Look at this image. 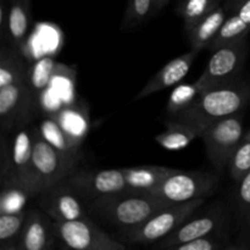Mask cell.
Masks as SVG:
<instances>
[{"instance_id": "52a82bcc", "label": "cell", "mask_w": 250, "mask_h": 250, "mask_svg": "<svg viewBox=\"0 0 250 250\" xmlns=\"http://www.w3.org/2000/svg\"><path fill=\"white\" fill-rule=\"evenodd\" d=\"M247 58L246 38H239L224 44L214 50L204 72L195 81L202 93L233 82L242 70Z\"/></svg>"}, {"instance_id": "e0dca14e", "label": "cell", "mask_w": 250, "mask_h": 250, "mask_svg": "<svg viewBox=\"0 0 250 250\" xmlns=\"http://www.w3.org/2000/svg\"><path fill=\"white\" fill-rule=\"evenodd\" d=\"M250 32V0L242 1L233 11L229 14L221 29L209 45L215 50L224 44L239 38H246Z\"/></svg>"}, {"instance_id": "484cf974", "label": "cell", "mask_w": 250, "mask_h": 250, "mask_svg": "<svg viewBox=\"0 0 250 250\" xmlns=\"http://www.w3.org/2000/svg\"><path fill=\"white\" fill-rule=\"evenodd\" d=\"M27 211L0 212V250H17Z\"/></svg>"}, {"instance_id": "277c9868", "label": "cell", "mask_w": 250, "mask_h": 250, "mask_svg": "<svg viewBox=\"0 0 250 250\" xmlns=\"http://www.w3.org/2000/svg\"><path fill=\"white\" fill-rule=\"evenodd\" d=\"M231 210L226 203L217 200L207 208L204 211L194 212L186 222L175 229L171 234L153 244L155 249H172L178 244L187 243L193 239L209 234L229 236Z\"/></svg>"}, {"instance_id": "ac0fdd59", "label": "cell", "mask_w": 250, "mask_h": 250, "mask_svg": "<svg viewBox=\"0 0 250 250\" xmlns=\"http://www.w3.org/2000/svg\"><path fill=\"white\" fill-rule=\"evenodd\" d=\"M234 195L236 244L239 249H250V171L238 183Z\"/></svg>"}, {"instance_id": "836d02e7", "label": "cell", "mask_w": 250, "mask_h": 250, "mask_svg": "<svg viewBox=\"0 0 250 250\" xmlns=\"http://www.w3.org/2000/svg\"><path fill=\"white\" fill-rule=\"evenodd\" d=\"M168 1H170V0H154V11H153V15H155L156 12L161 11V10H163L164 7H165L166 5L168 4Z\"/></svg>"}, {"instance_id": "83f0119b", "label": "cell", "mask_w": 250, "mask_h": 250, "mask_svg": "<svg viewBox=\"0 0 250 250\" xmlns=\"http://www.w3.org/2000/svg\"><path fill=\"white\" fill-rule=\"evenodd\" d=\"M200 95H202V90L197 87L195 83L177 84L168 98L167 105H166V114L168 117H171L188 109Z\"/></svg>"}, {"instance_id": "603a6c76", "label": "cell", "mask_w": 250, "mask_h": 250, "mask_svg": "<svg viewBox=\"0 0 250 250\" xmlns=\"http://www.w3.org/2000/svg\"><path fill=\"white\" fill-rule=\"evenodd\" d=\"M28 77V67L22 53L12 44H1L0 49V87L12 84Z\"/></svg>"}, {"instance_id": "cb8c5ba5", "label": "cell", "mask_w": 250, "mask_h": 250, "mask_svg": "<svg viewBox=\"0 0 250 250\" xmlns=\"http://www.w3.org/2000/svg\"><path fill=\"white\" fill-rule=\"evenodd\" d=\"M49 116L54 117L67 133L80 142L84 141L89 129V120L85 107L78 104H68Z\"/></svg>"}, {"instance_id": "5b68a950", "label": "cell", "mask_w": 250, "mask_h": 250, "mask_svg": "<svg viewBox=\"0 0 250 250\" xmlns=\"http://www.w3.org/2000/svg\"><path fill=\"white\" fill-rule=\"evenodd\" d=\"M220 185L216 175L203 171H180L163 181L153 189L142 194L161 202L177 204L214 194Z\"/></svg>"}, {"instance_id": "4dcf8cb0", "label": "cell", "mask_w": 250, "mask_h": 250, "mask_svg": "<svg viewBox=\"0 0 250 250\" xmlns=\"http://www.w3.org/2000/svg\"><path fill=\"white\" fill-rule=\"evenodd\" d=\"M226 249H239L237 244H232L229 236L225 234H209V236L200 237L193 239L187 243L178 244L171 250H226Z\"/></svg>"}, {"instance_id": "44dd1931", "label": "cell", "mask_w": 250, "mask_h": 250, "mask_svg": "<svg viewBox=\"0 0 250 250\" xmlns=\"http://www.w3.org/2000/svg\"><path fill=\"white\" fill-rule=\"evenodd\" d=\"M38 129L43 138L46 142H49L54 148L58 149L61 153L66 154V155L71 156V158L81 160V158H82V150H81L82 142L67 133L54 117L48 115V117L42 120Z\"/></svg>"}, {"instance_id": "2e32d148", "label": "cell", "mask_w": 250, "mask_h": 250, "mask_svg": "<svg viewBox=\"0 0 250 250\" xmlns=\"http://www.w3.org/2000/svg\"><path fill=\"white\" fill-rule=\"evenodd\" d=\"M229 14L226 6L224 4L220 5L210 14L203 17L199 22H197L189 31H187L190 49L199 53L203 49L209 48L211 42L221 29L222 24L229 17Z\"/></svg>"}, {"instance_id": "30bf717a", "label": "cell", "mask_w": 250, "mask_h": 250, "mask_svg": "<svg viewBox=\"0 0 250 250\" xmlns=\"http://www.w3.org/2000/svg\"><path fill=\"white\" fill-rule=\"evenodd\" d=\"M33 164L44 190L62 183L77 170L80 159L59 151L43 138L38 127H33Z\"/></svg>"}, {"instance_id": "1f68e13d", "label": "cell", "mask_w": 250, "mask_h": 250, "mask_svg": "<svg viewBox=\"0 0 250 250\" xmlns=\"http://www.w3.org/2000/svg\"><path fill=\"white\" fill-rule=\"evenodd\" d=\"M29 198L21 188L16 186H2L0 195V212L24 211L26 199Z\"/></svg>"}, {"instance_id": "7402d4cb", "label": "cell", "mask_w": 250, "mask_h": 250, "mask_svg": "<svg viewBox=\"0 0 250 250\" xmlns=\"http://www.w3.org/2000/svg\"><path fill=\"white\" fill-rule=\"evenodd\" d=\"M58 66L53 56L48 55L38 59L31 67H28V82L33 97L34 109L41 105L42 98L50 85Z\"/></svg>"}, {"instance_id": "d6a6232c", "label": "cell", "mask_w": 250, "mask_h": 250, "mask_svg": "<svg viewBox=\"0 0 250 250\" xmlns=\"http://www.w3.org/2000/svg\"><path fill=\"white\" fill-rule=\"evenodd\" d=\"M9 0H0V39L1 44L9 41Z\"/></svg>"}, {"instance_id": "f1b7e54d", "label": "cell", "mask_w": 250, "mask_h": 250, "mask_svg": "<svg viewBox=\"0 0 250 250\" xmlns=\"http://www.w3.org/2000/svg\"><path fill=\"white\" fill-rule=\"evenodd\" d=\"M154 0H128L121 23L124 32H131L141 27L153 15Z\"/></svg>"}, {"instance_id": "6da1fadb", "label": "cell", "mask_w": 250, "mask_h": 250, "mask_svg": "<svg viewBox=\"0 0 250 250\" xmlns=\"http://www.w3.org/2000/svg\"><path fill=\"white\" fill-rule=\"evenodd\" d=\"M250 102V83L233 82L202 93L188 109L171 116V120L193 127L200 133L214 122L241 114Z\"/></svg>"}, {"instance_id": "d6986e66", "label": "cell", "mask_w": 250, "mask_h": 250, "mask_svg": "<svg viewBox=\"0 0 250 250\" xmlns=\"http://www.w3.org/2000/svg\"><path fill=\"white\" fill-rule=\"evenodd\" d=\"M124 170L128 192L132 193L148 192L177 171L165 166H137L126 167Z\"/></svg>"}, {"instance_id": "3957f363", "label": "cell", "mask_w": 250, "mask_h": 250, "mask_svg": "<svg viewBox=\"0 0 250 250\" xmlns=\"http://www.w3.org/2000/svg\"><path fill=\"white\" fill-rule=\"evenodd\" d=\"M207 198H198L185 203L172 204L154 214L150 219L138 226L122 229L121 241L132 246H151L172 233L183 222L187 221L199 208L203 207Z\"/></svg>"}, {"instance_id": "8992f818", "label": "cell", "mask_w": 250, "mask_h": 250, "mask_svg": "<svg viewBox=\"0 0 250 250\" xmlns=\"http://www.w3.org/2000/svg\"><path fill=\"white\" fill-rule=\"evenodd\" d=\"M243 136V119L241 114L225 117L203 129L200 138L204 142L207 156L219 172L229 167Z\"/></svg>"}, {"instance_id": "4316f807", "label": "cell", "mask_w": 250, "mask_h": 250, "mask_svg": "<svg viewBox=\"0 0 250 250\" xmlns=\"http://www.w3.org/2000/svg\"><path fill=\"white\" fill-rule=\"evenodd\" d=\"M224 1L225 0H185L177 9V12L183 19L185 31H189L197 22L224 4Z\"/></svg>"}, {"instance_id": "e575fe53", "label": "cell", "mask_w": 250, "mask_h": 250, "mask_svg": "<svg viewBox=\"0 0 250 250\" xmlns=\"http://www.w3.org/2000/svg\"><path fill=\"white\" fill-rule=\"evenodd\" d=\"M242 1H244V0H225L224 5L226 6V9L229 10V12H231V11H233V10L236 9V7L238 6Z\"/></svg>"}, {"instance_id": "f546056e", "label": "cell", "mask_w": 250, "mask_h": 250, "mask_svg": "<svg viewBox=\"0 0 250 250\" xmlns=\"http://www.w3.org/2000/svg\"><path fill=\"white\" fill-rule=\"evenodd\" d=\"M229 176L236 185H238L250 171V128L244 133L238 148L234 151L229 164Z\"/></svg>"}, {"instance_id": "d4e9b609", "label": "cell", "mask_w": 250, "mask_h": 250, "mask_svg": "<svg viewBox=\"0 0 250 250\" xmlns=\"http://www.w3.org/2000/svg\"><path fill=\"white\" fill-rule=\"evenodd\" d=\"M165 127V131L156 134L155 142L166 150H180L189 146L197 137H200L199 131L175 120H167Z\"/></svg>"}, {"instance_id": "8fae6325", "label": "cell", "mask_w": 250, "mask_h": 250, "mask_svg": "<svg viewBox=\"0 0 250 250\" xmlns=\"http://www.w3.org/2000/svg\"><path fill=\"white\" fill-rule=\"evenodd\" d=\"M82 199H97L103 195L128 192L124 168L76 170L63 181Z\"/></svg>"}, {"instance_id": "7c38bea8", "label": "cell", "mask_w": 250, "mask_h": 250, "mask_svg": "<svg viewBox=\"0 0 250 250\" xmlns=\"http://www.w3.org/2000/svg\"><path fill=\"white\" fill-rule=\"evenodd\" d=\"M33 110L28 77L0 87V124L4 133L27 126Z\"/></svg>"}, {"instance_id": "7a4b0ae2", "label": "cell", "mask_w": 250, "mask_h": 250, "mask_svg": "<svg viewBox=\"0 0 250 250\" xmlns=\"http://www.w3.org/2000/svg\"><path fill=\"white\" fill-rule=\"evenodd\" d=\"M170 205L172 204L153 199L142 193L125 192L90 200L88 210L100 221L125 229L143 224L154 214Z\"/></svg>"}, {"instance_id": "ba28073f", "label": "cell", "mask_w": 250, "mask_h": 250, "mask_svg": "<svg viewBox=\"0 0 250 250\" xmlns=\"http://www.w3.org/2000/svg\"><path fill=\"white\" fill-rule=\"evenodd\" d=\"M2 186H16L29 198L43 192L33 164V127L23 126L16 129L11 143V175Z\"/></svg>"}, {"instance_id": "ffe728a7", "label": "cell", "mask_w": 250, "mask_h": 250, "mask_svg": "<svg viewBox=\"0 0 250 250\" xmlns=\"http://www.w3.org/2000/svg\"><path fill=\"white\" fill-rule=\"evenodd\" d=\"M9 43L23 53L31 26V0H9Z\"/></svg>"}, {"instance_id": "5bb4252c", "label": "cell", "mask_w": 250, "mask_h": 250, "mask_svg": "<svg viewBox=\"0 0 250 250\" xmlns=\"http://www.w3.org/2000/svg\"><path fill=\"white\" fill-rule=\"evenodd\" d=\"M197 55L198 51L190 49V51L182 54V55L177 56L173 60H171L170 62L166 63L159 72H156L146 83V85L142 88L141 92L133 98V102L144 99V98L149 97L154 93L160 92L163 89H166V88L180 84L181 81L187 76L188 71H189L190 66H192Z\"/></svg>"}, {"instance_id": "4fadbf2b", "label": "cell", "mask_w": 250, "mask_h": 250, "mask_svg": "<svg viewBox=\"0 0 250 250\" xmlns=\"http://www.w3.org/2000/svg\"><path fill=\"white\" fill-rule=\"evenodd\" d=\"M39 207L53 221H72L84 219L80 197L66 183H59L39 194Z\"/></svg>"}, {"instance_id": "9c48e42d", "label": "cell", "mask_w": 250, "mask_h": 250, "mask_svg": "<svg viewBox=\"0 0 250 250\" xmlns=\"http://www.w3.org/2000/svg\"><path fill=\"white\" fill-rule=\"evenodd\" d=\"M55 237L66 248L77 250H125L126 244L111 238L88 217L53 221Z\"/></svg>"}, {"instance_id": "9a60e30c", "label": "cell", "mask_w": 250, "mask_h": 250, "mask_svg": "<svg viewBox=\"0 0 250 250\" xmlns=\"http://www.w3.org/2000/svg\"><path fill=\"white\" fill-rule=\"evenodd\" d=\"M55 238L53 224H49L37 209L27 210L17 250H46L53 247Z\"/></svg>"}]
</instances>
